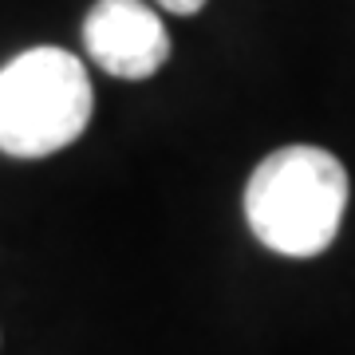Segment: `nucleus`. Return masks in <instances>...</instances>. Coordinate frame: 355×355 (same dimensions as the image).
Returning <instances> with one entry per match:
<instances>
[{"label":"nucleus","mask_w":355,"mask_h":355,"mask_svg":"<svg viewBox=\"0 0 355 355\" xmlns=\"http://www.w3.org/2000/svg\"><path fill=\"white\" fill-rule=\"evenodd\" d=\"M347 170L324 146H280L245 186V221L280 257L324 253L343 225Z\"/></svg>","instance_id":"obj_1"},{"label":"nucleus","mask_w":355,"mask_h":355,"mask_svg":"<svg viewBox=\"0 0 355 355\" xmlns=\"http://www.w3.org/2000/svg\"><path fill=\"white\" fill-rule=\"evenodd\" d=\"M91 123V79L71 51L28 48L0 67V150L48 158Z\"/></svg>","instance_id":"obj_2"},{"label":"nucleus","mask_w":355,"mask_h":355,"mask_svg":"<svg viewBox=\"0 0 355 355\" xmlns=\"http://www.w3.org/2000/svg\"><path fill=\"white\" fill-rule=\"evenodd\" d=\"M87 55L114 79H150L170 60V36L142 0H95L83 20Z\"/></svg>","instance_id":"obj_3"},{"label":"nucleus","mask_w":355,"mask_h":355,"mask_svg":"<svg viewBox=\"0 0 355 355\" xmlns=\"http://www.w3.org/2000/svg\"><path fill=\"white\" fill-rule=\"evenodd\" d=\"M158 4H162L166 12H174V16H193L205 0H158Z\"/></svg>","instance_id":"obj_4"}]
</instances>
